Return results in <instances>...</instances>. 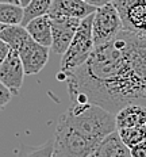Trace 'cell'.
<instances>
[{
	"mask_svg": "<svg viewBox=\"0 0 146 157\" xmlns=\"http://www.w3.org/2000/svg\"><path fill=\"white\" fill-rule=\"evenodd\" d=\"M92 157H130V148L122 141L119 132L115 129L97 144Z\"/></svg>",
	"mask_w": 146,
	"mask_h": 157,
	"instance_id": "8fae6325",
	"label": "cell"
},
{
	"mask_svg": "<svg viewBox=\"0 0 146 157\" xmlns=\"http://www.w3.org/2000/svg\"><path fill=\"white\" fill-rule=\"evenodd\" d=\"M0 2H7V3H15V4H19V0H0Z\"/></svg>",
	"mask_w": 146,
	"mask_h": 157,
	"instance_id": "603a6c76",
	"label": "cell"
},
{
	"mask_svg": "<svg viewBox=\"0 0 146 157\" xmlns=\"http://www.w3.org/2000/svg\"><path fill=\"white\" fill-rule=\"evenodd\" d=\"M145 125H146V123H145Z\"/></svg>",
	"mask_w": 146,
	"mask_h": 157,
	"instance_id": "d4e9b609",
	"label": "cell"
},
{
	"mask_svg": "<svg viewBox=\"0 0 146 157\" xmlns=\"http://www.w3.org/2000/svg\"><path fill=\"white\" fill-rule=\"evenodd\" d=\"M60 119L65 121L96 146L107 134L116 129L115 114L89 102L73 103L61 114Z\"/></svg>",
	"mask_w": 146,
	"mask_h": 157,
	"instance_id": "7a4b0ae2",
	"label": "cell"
},
{
	"mask_svg": "<svg viewBox=\"0 0 146 157\" xmlns=\"http://www.w3.org/2000/svg\"><path fill=\"white\" fill-rule=\"evenodd\" d=\"M6 27V25H3V23H0V31H2L3 30V29H4Z\"/></svg>",
	"mask_w": 146,
	"mask_h": 157,
	"instance_id": "cb8c5ba5",
	"label": "cell"
},
{
	"mask_svg": "<svg viewBox=\"0 0 146 157\" xmlns=\"http://www.w3.org/2000/svg\"><path fill=\"white\" fill-rule=\"evenodd\" d=\"M65 80L73 103H95L114 114L127 104L146 106V37L123 29Z\"/></svg>",
	"mask_w": 146,
	"mask_h": 157,
	"instance_id": "6da1fadb",
	"label": "cell"
},
{
	"mask_svg": "<svg viewBox=\"0 0 146 157\" xmlns=\"http://www.w3.org/2000/svg\"><path fill=\"white\" fill-rule=\"evenodd\" d=\"M96 7L83 2V0H53L49 10V15H62L70 18L84 19L95 12Z\"/></svg>",
	"mask_w": 146,
	"mask_h": 157,
	"instance_id": "30bf717a",
	"label": "cell"
},
{
	"mask_svg": "<svg viewBox=\"0 0 146 157\" xmlns=\"http://www.w3.org/2000/svg\"><path fill=\"white\" fill-rule=\"evenodd\" d=\"M119 132L122 141L131 148V146L137 145L138 142L146 140V125L133 126V127H125V129H116Z\"/></svg>",
	"mask_w": 146,
	"mask_h": 157,
	"instance_id": "e0dca14e",
	"label": "cell"
},
{
	"mask_svg": "<svg viewBox=\"0 0 146 157\" xmlns=\"http://www.w3.org/2000/svg\"><path fill=\"white\" fill-rule=\"evenodd\" d=\"M121 15L123 29L146 37V0H111Z\"/></svg>",
	"mask_w": 146,
	"mask_h": 157,
	"instance_id": "8992f818",
	"label": "cell"
},
{
	"mask_svg": "<svg viewBox=\"0 0 146 157\" xmlns=\"http://www.w3.org/2000/svg\"><path fill=\"white\" fill-rule=\"evenodd\" d=\"M92 19L93 14H91L80 21V25L74 33L69 46L62 53L58 78H65L70 72H73L81 64L85 63L93 52L95 44H93L92 37Z\"/></svg>",
	"mask_w": 146,
	"mask_h": 157,
	"instance_id": "3957f363",
	"label": "cell"
},
{
	"mask_svg": "<svg viewBox=\"0 0 146 157\" xmlns=\"http://www.w3.org/2000/svg\"><path fill=\"white\" fill-rule=\"evenodd\" d=\"M123 30L121 15L112 2L97 7L92 19V37L95 46L111 41Z\"/></svg>",
	"mask_w": 146,
	"mask_h": 157,
	"instance_id": "5b68a950",
	"label": "cell"
},
{
	"mask_svg": "<svg viewBox=\"0 0 146 157\" xmlns=\"http://www.w3.org/2000/svg\"><path fill=\"white\" fill-rule=\"evenodd\" d=\"M81 19L79 18H70V16H62V15H54L50 16L51 23V49L54 53L61 54L69 46L74 33L80 25Z\"/></svg>",
	"mask_w": 146,
	"mask_h": 157,
	"instance_id": "52a82bcc",
	"label": "cell"
},
{
	"mask_svg": "<svg viewBox=\"0 0 146 157\" xmlns=\"http://www.w3.org/2000/svg\"><path fill=\"white\" fill-rule=\"evenodd\" d=\"M24 75L21 56L16 50L11 49L6 60L0 65V81L11 91L12 95H18L23 84Z\"/></svg>",
	"mask_w": 146,
	"mask_h": 157,
	"instance_id": "9c48e42d",
	"label": "cell"
},
{
	"mask_svg": "<svg viewBox=\"0 0 146 157\" xmlns=\"http://www.w3.org/2000/svg\"><path fill=\"white\" fill-rule=\"evenodd\" d=\"M130 156L131 157H146V140L138 142L137 145L130 148Z\"/></svg>",
	"mask_w": 146,
	"mask_h": 157,
	"instance_id": "ac0fdd59",
	"label": "cell"
},
{
	"mask_svg": "<svg viewBox=\"0 0 146 157\" xmlns=\"http://www.w3.org/2000/svg\"><path fill=\"white\" fill-rule=\"evenodd\" d=\"M18 53L21 56L22 64H23L24 68V73L37 75L47 64L50 48L38 44L37 41H34L30 37L22 45V48L18 50Z\"/></svg>",
	"mask_w": 146,
	"mask_h": 157,
	"instance_id": "ba28073f",
	"label": "cell"
},
{
	"mask_svg": "<svg viewBox=\"0 0 146 157\" xmlns=\"http://www.w3.org/2000/svg\"><path fill=\"white\" fill-rule=\"evenodd\" d=\"M28 2H30V0H19V4H21L22 7H26V6L28 4Z\"/></svg>",
	"mask_w": 146,
	"mask_h": 157,
	"instance_id": "7402d4cb",
	"label": "cell"
},
{
	"mask_svg": "<svg viewBox=\"0 0 146 157\" xmlns=\"http://www.w3.org/2000/svg\"><path fill=\"white\" fill-rule=\"evenodd\" d=\"M53 0H30L28 4L23 7V21L22 26H26L31 19L37 18V16L49 14L50 6Z\"/></svg>",
	"mask_w": 146,
	"mask_h": 157,
	"instance_id": "2e32d148",
	"label": "cell"
},
{
	"mask_svg": "<svg viewBox=\"0 0 146 157\" xmlns=\"http://www.w3.org/2000/svg\"><path fill=\"white\" fill-rule=\"evenodd\" d=\"M23 7L15 3L0 2V23L3 25H22Z\"/></svg>",
	"mask_w": 146,
	"mask_h": 157,
	"instance_id": "9a60e30c",
	"label": "cell"
},
{
	"mask_svg": "<svg viewBox=\"0 0 146 157\" xmlns=\"http://www.w3.org/2000/svg\"><path fill=\"white\" fill-rule=\"evenodd\" d=\"M96 145L74 130L65 121L58 119L54 140L51 144V156L54 157H89Z\"/></svg>",
	"mask_w": 146,
	"mask_h": 157,
	"instance_id": "277c9868",
	"label": "cell"
},
{
	"mask_svg": "<svg viewBox=\"0 0 146 157\" xmlns=\"http://www.w3.org/2000/svg\"><path fill=\"white\" fill-rule=\"evenodd\" d=\"M11 52V46L4 41V39L0 38V65L6 60V57L8 56V53Z\"/></svg>",
	"mask_w": 146,
	"mask_h": 157,
	"instance_id": "ffe728a7",
	"label": "cell"
},
{
	"mask_svg": "<svg viewBox=\"0 0 146 157\" xmlns=\"http://www.w3.org/2000/svg\"><path fill=\"white\" fill-rule=\"evenodd\" d=\"M83 2H85V3H88V4L91 6H93V7H102V6H104L107 4L108 2H111V0H83Z\"/></svg>",
	"mask_w": 146,
	"mask_h": 157,
	"instance_id": "44dd1931",
	"label": "cell"
},
{
	"mask_svg": "<svg viewBox=\"0 0 146 157\" xmlns=\"http://www.w3.org/2000/svg\"><path fill=\"white\" fill-rule=\"evenodd\" d=\"M116 129L139 126L146 123V106L144 104H127L115 113Z\"/></svg>",
	"mask_w": 146,
	"mask_h": 157,
	"instance_id": "7c38bea8",
	"label": "cell"
},
{
	"mask_svg": "<svg viewBox=\"0 0 146 157\" xmlns=\"http://www.w3.org/2000/svg\"><path fill=\"white\" fill-rule=\"evenodd\" d=\"M0 38L4 39L11 46V49L18 52L22 48V45L30 38V34L22 25H7L0 31Z\"/></svg>",
	"mask_w": 146,
	"mask_h": 157,
	"instance_id": "5bb4252c",
	"label": "cell"
},
{
	"mask_svg": "<svg viewBox=\"0 0 146 157\" xmlns=\"http://www.w3.org/2000/svg\"><path fill=\"white\" fill-rule=\"evenodd\" d=\"M11 98H12L11 91L0 81V109H3L6 104H8L9 100H11Z\"/></svg>",
	"mask_w": 146,
	"mask_h": 157,
	"instance_id": "d6986e66",
	"label": "cell"
},
{
	"mask_svg": "<svg viewBox=\"0 0 146 157\" xmlns=\"http://www.w3.org/2000/svg\"><path fill=\"white\" fill-rule=\"evenodd\" d=\"M24 27L34 41H37L41 45L51 48L53 37H51V23H50V15L49 14L31 19Z\"/></svg>",
	"mask_w": 146,
	"mask_h": 157,
	"instance_id": "4fadbf2b",
	"label": "cell"
}]
</instances>
